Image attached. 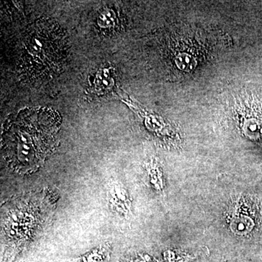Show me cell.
<instances>
[{
  "instance_id": "52a82bcc",
  "label": "cell",
  "mask_w": 262,
  "mask_h": 262,
  "mask_svg": "<svg viewBox=\"0 0 262 262\" xmlns=\"http://www.w3.org/2000/svg\"><path fill=\"white\" fill-rule=\"evenodd\" d=\"M115 13L112 10H106L100 15L98 18V24L101 27H108L115 24Z\"/></svg>"
},
{
  "instance_id": "5b68a950",
  "label": "cell",
  "mask_w": 262,
  "mask_h": 262,
  "mask_svg": "<svg viewBox=\"0 0 262 262\" xmlns=\"http://www.w3.org/2000/svg\"><path fill=\"white\" fill-rule=\"evenodd\" d=\"M113 80L110 69H101L98 71L95 81V87L98 91H107L113 86Z\"/></svg>"
},
{
  "instance_id": "3957f363",
  "label": "cell",
  "mask_w": 262,
  "mask_h": 262,
  "mask_svg": "<svg viewBox=\"0 0 262 262\" xmlns=\"http://www.w3.org/2000/svg\"><path fill=\"white\" fill-rule=\"evenodd\" d=\"M107 202L113 212L124 216L130 214L132 202L126 189L120 182H113L108 185Z\"/></svg>"
},
{
  "instance_id": "277c9868",
  "label": "cell",
  "mask_w": 262,
  "mask_h": 262,
  "mask_svg": "<svg viewBox=\"0 0 262 262\" xmlns=\"http://www.w3.org/2000/svg\"><path fill=\"white\" fill-rule=\"evenodd\" d=\"M110 247L108 245L101 246L84 256L72 262H104L110 256Z\"/></svg>"
},
{
  "instance_id": "6da1fadb",
  "label": "cell",
  "mask_w": 262,
  "mask_h": 262,
  "mask_svg": "<svg viewBox=\"0 0 262 262\" xmlns=\"http://www.w3.org/2000/svg\"><path fill=\"white\" fill-rule=\"evenodd\" d=\"M67 53L64 34L56 24L44 20L27 34L20 72L30 81L48 80L61 70Z\"/></svg>"
},
{
  "instance_id": "8992f818",
  "label": "cell",
  "mask_w": 262,
  "mask_h": 262,
  "mask_svg": "<svg viewBox=\"0 0 262 262\" xmlns=\"http://www.w3.org/2000/svg\"><path fill=\"white\" fill-rule=\"evenodd\" d=\"M139 113L145 118L146 124L149 123L150 128H154L157 131L168 130V126H167L168 125H166L160 117L146 113L144 110L139 111Z\"/></svg>"
},
{
  "instance_id": "7a4b0ae2",
  "label": "cell",
  "mask_w": 262,
  "mask_h": 262,
  "mask_svg": "<svg viewBox=\"0 0 262 262\" xmlns=\"http://www.w3.org/2000/svg\"><path fill=\"white\" fill-rule=\"evenodd\" d=\"M53 114L48 110H26L15 117L10 130L13 132L10 137L13 139L10 143L13 142L14 146L13 156H15V161L25 165H32L43 159L46 150V146L40 144L42 136L46 135L42 130L46 128V125L55 121L56 116L44 126L42 125Z\"/></svg>"
}]
</instances>
